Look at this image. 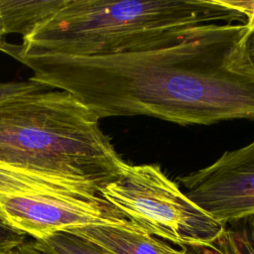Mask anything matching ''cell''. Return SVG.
<instances>
[{
    "instance_id": "obj_13",
    "label": "cell",
    "mask_w": 254,
    "mask_h": 254,
    "mask_svg": "<svg viewBox=\"0 0 254 254\" xmlns=\"http://www.w3.org/2000/svg\"><path fill=\"white\" fill-rule=\"evenodd\" d=\"M27 235L0 221V254H10L25 243Z\"/></svg>"
},
{
    "instance_id": "obj_8",
    "label": "cell",
    "mask_w": 254,
    "mask_h": 254,
    "mask_svg": "<svg viewBox=\"0 0 254 254\" xmlns=\"http://www.w3.org/2000/svg\"><path fill=\"white\" fill-rule=\"evenodd\" d=\"M64 232L80 236L108 254H185L186 252V249H177L136 226L93 225Z\"/></svg>"
},
{
    "instance_id": "obj_14",
    "label": "cell",
    "mask_w": 254,
    "mask_h": 254,
    "mask_svg": "<svg viewBox=\"0 0 254 254\" xmlns=\"http://www.w3.org/2000/svg\"><path fill=\"white\" fill-rule=\"evenodd\" d=\"M218 5L236 11L245 19L249 32L254 30V0H213Z\"/></svg>"
},
{
    "instance_id": "obj_10",
    "label": "cell",
    "mask_w": 254,
    "mask_h": 254,
    "mask_svg": "<svg viewBox=\"0 0 254 254\" xmlns=\"http://www.w3.org/2000/svg\"><path fill=\"white\" fill-rule=\"evenodd\" d=\"M48 254H108L94 243L69 232H58L40 240H32Z\"/></svg>"
},
{
    "instance_id": "obj_1",
    "label": "cell",
    "mask_w": 254,
    "mask_h": 254,
    "mask_svg": "<svg viewBox=\"0 0 254 254\" xmlns=\"http://www.w3.org/2000/svg\"><path fill=\"white\" fill-rule=\"evenodd\" d=\"M245 23L197 27L168 46L95 57L0 51L33 71L30 79L76 99L98 119L151 116L180 125L254 120V65Z\"/></svg>"
},
{
    "instance_id": "obj_5",
    "label": "cell",
    "mask_w": 254,
    "mask_h": 254,
    "mask_svg": "<svg viewBox=\"0 0 254 254\" xmlns=\"http://www.w3.org/2000/svg\"><path fill=\"white\" fill-rule=\"evenodd\" d=\"M186 195L226 225L254 215V140L177 179Z\"/></svg>"
},
{
    "instance_id": "obj_7",
    "label": "cell",
    "mask_w": 254,
    "mask_h": 254,
    "mask_svg": "<svg viewBox=\"0 0 254 254\" xmlns=\"http://www.w3.org/2000/svg\"><path fill=\"white\" fill-rule=\"evenodd\" d=\"M0 193L47 196L67 201L102 200L100 190L90 185L47 177L0 165Z\"/></svg>"
},
{
    "instance_id": "obj_16",
    "label": "cell",
    "mask_w": 254,
    "mask_h": 254,
    "mask_svg": "<svg viewBox=\"0 0 254 254\" xmlns=\"http://www.w3.org/2000/svg\"><path fill=\"white\" fill-rule=\"evenodd\" d=\"M247 50H248L250 61L254 65V30H252L249 33V36L247 39Z\"/></svg>"
},
{
    "instance_id": "obj_2",
    "label": "cell",
    "mask_w": 254,
    "mask_h": 254,
    "mask_svg": "<svg viewBox=\"0 0 254 254\" xmlns=\"http://www.w3.org/2000/svg\"><path fill=\"white\" fill-rule=\"evenodd\" d=\"M98 121L62 90L0 102V165L87 184L101 191L119 177L126 162Z\"/></svg>"
},
{
    "instance_id": "obj_3",
    "label": "cell",
    "mask_w": 254,
    "mask_h": 254,
    "mask_svg": "<svg viewBox=\"0 0 254 254\" xmlns=\"http://www.w3.org/2000/svg\"><path fill=\"white\" fill-rule=\"evenodd\" d=\"M245 23L213 0H67L23 38V51L95 57L157 49L211 24Z\"/></svg>"
},
{
    "instance_id": "obj_9",
    "label": "cell",
    "mask_w": 254,
    "mask_h": 254,
    "mask_svg": "<svg viewBox=\"0 0 254 254\" xmlns=\"http://www.w3.org/2000/svg\"><path fill=\"white\" fill-rule=\"evenodd\" d=\"M67 0H0V24L4 36H29L53 17Z\"/></svg>"
},
{
    "instance_id": "obj_4",
    "label": "cell",
    "mask_w": 254,
    "mask_h": 254,
    "mask_svg": "<svg viewBox=\"0 0 254 254\" xmlns=\"http://www.w3.org/2000/svg\"><path fill=\"white\" fill-rule=\"evenodd\" d=\"M100 195L141 230L182 249L208 246L226 228L191 201L158 164L126 163Z\"/></svg>"
},
{
    "instance_id": "obj_17",
    "label": "cell",
    "mask_w": 254,
    "mask_h": 254,
    "mask_svg": "<svg viewBox=\"0 0 254 254\" xmlns=\"http://www.w3.org/2000/svg\"><path fill=\"white\" fill-rule=\"evenodd\" d=\"M249 241L254 249V215L249 217V234H248Z\"/></svg>"
},
{
    "instance_id": "obj_12",
    "label": "cell",
    "mask_w": 254,
    "mask_h": 254,
    "mask_svg": "<svg viewBox=\"0 0 254 254\" xmlns=\"http://www.w3.org/2000/svg\"><path fill=\"white\" fill-rule=\"evenodd\" d=\"M51 89L52 88L30 78L24 81L0 82V102Z\"/></svg>"
},
{
    "instance_id": "obj_11",
    "label": "cell",
    "mask_w": 254,
    "mask_h": 254,
    "mask_svg": "<svg viewBox=\"0 0 254 254\" xmlns=\"http://www.w3.org/2000/svg\"><path fill=\"white\" fill-rule=\"evenodd\" d=\"M185 254H254L248 235L225 228L213 243L204 247L188 248Z\"/></svg>"
},
{
    "instance_id": "obj_6",
    "label": "cell",
    "mask_w": 254,
    "mask_h": 254,
    "mask_svg": "<svg viewBox=\"0 0 254 254\" xmlns=\"http://www.w3.org/2000/svg\"><path fill=\"white\" fill-rule=\"evenodd\" d=\"M0 221L34 240L93 225L136 226L105 199L67 201L5 193H0Z\"/></svg>"
},
{
    "instance_id": "obj_15",
    "label": "cell",
    "mask_w": 254,
    "mask_h": 254,
    "mask_svg": "<svg viewBox=\"0 0 254 254\" xmlns=\"http://www.w3.org/2000/svg\"><path fill=\"white\" fill-rule=\"evenodd\" d=\"M10 254H48L37 247L32 243V240H27L25 243L14 249Z\"/></svg>"
},
{
    "instance_id": "obj_18",
    "label": "cell",
    "mask_w": 254,
    "mask_h": 254,
    "mask_svg": "<svg viewBox=\"0 0 254 254\" xmlns=\"http://www.w3.org/2000/svg\"><path fill=\"white\" fill-rule=\"evenodd\" d=\"M3 37H4V34H3L2 27H1V24H0V46H1V45H2V43L4 42V41H3Z\"/></svg>"
}]
</instances>
